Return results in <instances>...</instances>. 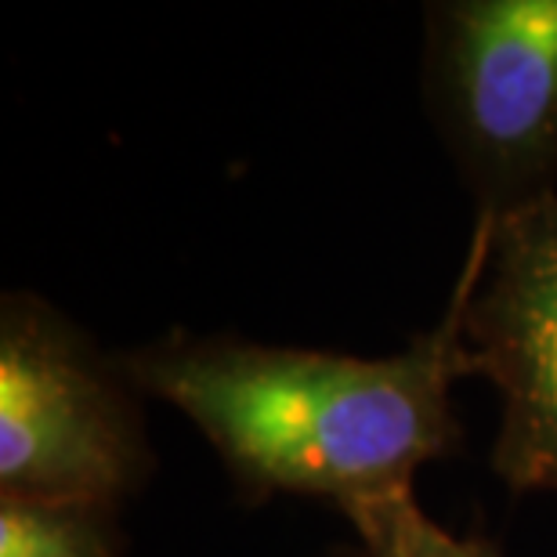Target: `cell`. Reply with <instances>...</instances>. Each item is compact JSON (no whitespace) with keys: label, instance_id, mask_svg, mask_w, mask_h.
<instances>
[{"label":"cell","instance_id":"obj_1","mask_svg":"<svg viewBox=\"0 0 557 557\" xmlns=\"http://www.w3.org/2000/svg\"><path fill=\"white\" fill-rule=\"evenodd\" d=\"M141 395L196 423L243 496H330L337 507L409 488L460 449L453 384L471 373L453 300L428 337L392 359L166 337L113 355Z\"/></svg>","mask_w":557,"mask_h":557},{"label":"cell","instance_id":"obj_2","mask_svg":"<svg viewBox=\"0 0 557 557\" xmlns=\"http://www.w3.org/2000/svg\"><path fill=\"white\" fill-rule=\"evenodd\" d=\"M138 387L33 294L0 300V499L124 507L156 471Z\"/></svg>","mask_w":557,"mask_h":557},{"label":"cell","instance_id":"obj_3","mask_svg":"<svg viewBox=\"0 0 557 557\" xmlns=\"http://www.w3.org/2000/svg\"><path fill=\"white\" fill-rule=\"evenodd\" d=\"M423 87L478 218L557 193V0L428 4Z\"/></svg>","mask_w":557,"mask_h":557},{"label":"cell","instance_id":"obj_4","mask_svg":"<svg viewBox=\"0 0 557 557\" xmlns=\"http://www.w3.org/2000/svg\"><path fill=\"white\" fill-rule=\"evenodd\" d=\"M453 308L471 373L504 403L496 478L515 493H557V193L474 218Z\"/></svg>","mask_w":557,"mask_h":557},{"label":"cell","instance_id":"obj_5","mask_svg":"<svg viewBox=\"0 0 557 557\" xmlns=\"http://www.w3.org/2000/svg\"><path fill=\"white\" fill-rule=\"evenodd\" d=\"M120 507L0 499V557H120Z\"/></svg>","mask_w":557,"mask_h":557},{"label":"cell","instance_id":"obj_6","mask_svg":"<svg viewBox=\"0 0 557 557\" xmlns=\"http://www.w3.org/2000/svg\"><path fill=\"white\" fill-rule=\"evenodd\" d=\"M341 510L348 515L370 557H499L488 540L453 536L449 529L423 515L413 488L355 499Z\"/></svg>","mask_w":557,"mask_h":557}]
</instances>
